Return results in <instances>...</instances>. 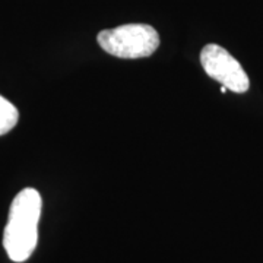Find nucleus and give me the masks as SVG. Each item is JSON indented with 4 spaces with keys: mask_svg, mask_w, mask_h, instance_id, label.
Returning a JSON list of instances; mask_svg holds the SVG:
<instances>
[{
    "mask_svg": "<svg viewBox=\"0 0 263 263\" xmlns=\"http://www.w3.org/2000/svg\"><path fill=\"white\" fill-rule=\"evenodd\" d=\"M200 65L208 76L218 81L227 89L243 94L249 91L250 81L245 69L226 48L218 44H208L200 51Z\"/></svg>",
    "mask_w": 263,
    "mask_h": 263,
    "instance_id": "obj_3",
    "label": "nucleus"
},
{
    "mask_svg": "<svg viewBox=\"0 0 263 263\" xmlns=\"http://www.w3.org/2000/svg\"><path fill=\"white\" fill-rule=\"evenodd\" d=\"M98 44L105 53L120 59L149 57L160 46V35L151 25L127 24L98 34Z\"/></svg>",
    "mask_w": 263,
    "mask_h": 263,
    "instance_id": "obj_2",
    "label": "nucleus"
},
{
    "mask_svg": "<svg viewBox=\"0 0 263 263\" xmlns=\"http://www.w3.org/2000/svg\"><path fill=\"white\" fill-rule=\"evenodd\" d=\"M19 120L18 108L0 95V136L10 132Z\"/></svg>",
    "mask_w": 263,
    "mask_h": 263,
    "instance_id": "obj_4",
    "label": "nucleus"
},
{
    "mask_svg": "<svg viewBox=\"0 0 263 263\" xmlns=\"http://www.w3.org/2000/svg\"><path fill=\"white\" fill-rule=\"evenodd\" d=\"M41 206V196L35 189H24L13 199L3 235V246L10 260L25 262L35 250Z\"/></svg>",
    "mask_w": 263,
    "mask_h": 263,
    "instance_id": "obj_1",
    "label": "nucleus"
},
{
    "mask_svg": "<svg viewBox=\"0 0 263 263\" xmlns=\"http://www.w3.org/2000/svg\"><path fill=\"white\" fill-rule=\"evenodd\" d=\"M221 92H222V94H226V92H227L226 86H222V88H221Z\"/></svg>",
    "mask_w": 263,
    "mask_h": 263,
    "instance_id": "obj_5",
    "label": "nucleus"
}]
</instances>
